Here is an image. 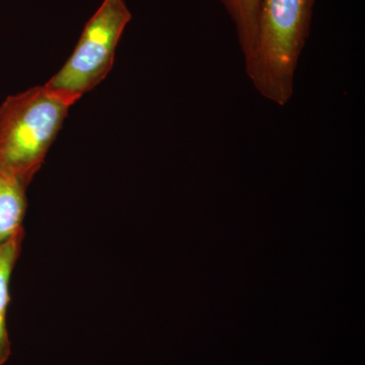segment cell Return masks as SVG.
<instances>
[{"label":"cell","instance_id":"1","mask_svg":"<svg viewBox=\"0 0 365 365\" xmlns=\"http://www.w3.org/2000/svg\"><path fill=\"white\" fill-rule=\"evenodd\" d=\"M314 6V0H261L256 46L245 60V71L261 97L279 107L294 96Z\"/></svg>","mask_w":365,"mask_h":365},{"label":"cell","instance_id":"2","mask_svg":"<svg viewBox=\"0 0 365 365\" xmlns=\"http://www.w3.org/2000/svg\"><path fill=\"white\" fill-rule=\"evenodd\" d=\"M71 107L44 86L7 97L0 105V172L28 188Z\"/></svg>","mask_w":365,"mask_h":365},{"label":"cell","instance_id":"3","mask_svg":"<svg viewBox=\"0 0 365 365\" xmlns=\"http://www.w3.org/2000/svg\"><path fill=\"white\" fill-rule=\"evenodd\" d=\"M131 13L124 0H104L86 24L71 56L44 86L71 106L102 83Z\"/></svg>","mask_w":365,"mask_h":365},{"label":"cell","instance_id":"4","mask_svg":"<svg viewBox=\"0 0 365 365\" xmlns=\"http://www.w3.org/2000/svg\"><path fill=\"white\" fill-rule=\"evenodd\" d=\"M25 230L0 245V365L9 361L11 343L7 330V309L11 302V281L16 262L20 258Z\"/></svg>","mask_w":365,"mask_h":365},{"label":"cell","instance_id":"5","mask_svg":"<svg viewBox=\"0 0 365 365\" xmlns=\"http://www.w3.org/2000/svg\"><path fill=\"white\" fill-rule=\"evenodd\" d=\"M26 208V187L0 172V245L25 230Z\"/></svg>","mask_w":365,"mask_h":365},{"label":"cell","instance_id":"6","mask_svg":"<svg viewBox=\"0 0 365 365\" xmlns=\"http://www.w3.org/2000/svg\"><path fill=\"white\" fill-rule=\"evenodd\" d=\"M234 23L244 61L251 56L258 35L261 0H220Z\"/></svg>","mask_w":365,"mask_h":365}]
</instances>
